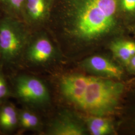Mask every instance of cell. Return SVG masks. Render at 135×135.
<instances>
[{"instance_id":"6da1fadb","label":"cell","mask_w":135,"mask_h":135,"mask_svg":"<svg viewBox=\"0 0 135 135\" xmlns=\"http://www.w3.org/2000/svg\"><path fill=\"white\" fill-rule=\"evenodd\" d=\"M120 0H76L75 28L83 38L92 39L109 32L114 26Z\"/></svg>"},{"instance_id":"7a4b0ae2","label":"cell","mask_w":135,"mask_h":135,"mask_svg":"<svg viewBox=\"0 0 135 135\" xmlns=\"http://www.w3.org/2000/svg\"><path fill=\"white\" fill-rule=\"evenodd\" d=\"M33 31L23 20L3 13L0 16V62L12 67L22 62Z\"/></svg>"},{"instance_id":"3957f363","label":"cell","mask_w":135,"mask_h":135,"mask_svg":"<svg viewBox=\"0 0 135 135\" xmlns=\"http://www.w3.org/2000/svg\"><path fill=\"white\" fill-rule=\"evenodd\" d=\"M123 89V85L119 83L90 77L81 107L93 115H104L115 108Z\"/></svg>"},{"instance_id":"277c9868","label":"cell","mask_w":135,"mask_h":135,"mask_svg":"<svg viewBox=\"0 0 135 135\" xmlns=\"http://www.w3.org/2000/svg\"><path fill=\"white\" fill-rule=\"evenodd\" d=\"M15 95L25 106H41L50 99L48 89L42 80L27 74L17 76L14 80Z\"/></svg>"},{"instance_id":"5b68a950","label":"cell","mask_w":135,"mask_h":135,"mask_svg":"<svg viewBox=\"0 0 135 135\" xmlns=\"http://www.w3.org/2000/svg\"><path fill=\"white\" fill-rule=\"evenodd\" d=\"M56 50L53 44L44 35H36L32 32L23 56L22 62L27 66L44 64L55 57Z\"/></svg>"},{"instance_id":"8992f818","label":"cell","mask_w":135,"mask_h":135,"mask_svg":"<svg viewBox=\"0 0 135 135\" xmlns=\"http://www.w3.org/2000/svg\"><path fill=\"white\" fill-rule=\"evenodd\" d=\"M90 77L82 75H73L63 78L60 89L63 95L69 100L81 106Z\"/></svg>"},{"instance_id":"52a82bcc","label":"cell","mask_w":135,"mask_h":135,"mask_svg":"<svg viewBox=\"0 0 135 135\" xmlns=\"http://www.w3.org/2000/svg\"><path fill=\"white\" fill-rule=\"evenodd\" d=\"M51 0H25L22 20L33 31L47 18Z\"/></svg>"},{"instance_id":"ba28073f","label":"cell","mask_w":135,"mask_h":135,"mask_svg":"<svg viewBox=\"0 0 135 135\" xmlns=\"http://www.w3.org/2000/svg\"><path fill=\"white\" fill-rule=\"evenodd\" d=\"M85 65L92 71L109 77L119 79L122 75L120 68L102 56H95L89 58L86 61Z\"/></svg>"},{"instance_id":"9c48e42d","label":"cell","mask_w":135,"mask_h":135,"mask_svg":"<svg viewBox=\"0 0 135 135\" xmlns=\"http://www.w3.org/2000/svg\"><path fill=\"white\" fill-rule=\"evenodd\" d=\"M19 109L10 102L0 104V131L4 134L12 133L19 128Z\"/></svg>"},{"instance_id":"30bf717a","label":"cell","mask_w":135,"mask_h":135,"mask_svg":"<svg viewBox=\"0 0 135 135\" xmlns=\"http://www.w3.org/2000/svg\"><path fill=\"white\" fill-rule=\"evenodd\" d=\"M49 133L53 135H82L84 131L80 126L64 118H60L51 125Z\"/></svg>"},{"instance_id":"8fae6325","label":"cell","mask_w":135,"mask_h":135,"mask_svg":"<svg viewBox=\"0 0 135 135\" xmlns=\"http://www.w3.org/2000/svg\"><path fill=\"white\" fill-rule=\"evenodd\" d=\"M19 128L23 131H37L41 126L39 117L27 106L19 110Z\"/></svg>"},{"instance_id":"7c38bea8","label":"cell","mask_w":135,"mask_h":135,"mask_svg":"<svg viewBox=\"0 0 135 135\" xmlns=\"http://www.w3.org/2000/svg\"><path fill=\"white\" fill-rule=\"evenodd\" d=\"M113 53L116 57L125 63H129L135 55V42L131 41H119L111 46Z\"/></svg>"},{"instance_id":"4fadbf2b","label":"cell","mask_w":135,"mask_h":135,"mask_svg":"<svg viewBox=\"0 0 135 135\" xmlns=\"http://www.w3.org/2000/svg\"><path fill=\"white\" fill-rule=\"evenodd\" d=\"M25 0H0V8L5 14L22 20Z\"/></svg>"},{"instance_id":"5bb4252c","label":"cell","mask_w":135,"mask_h":135,"mask_svg":"<svg viewBox=\"0 0 135 135\" xmlns=\"http://www.w3.org/2000/svg\"><path fill=\"white\" fill-rule=\"evenodd\" d=\"M89 128L93 135H105L110 133L112 130L111 122L101 117H94L88 121Z\"/></svg>"},{"instance_id":"9a60e30c","label":"cell","mask_w":135,"mask_h":135,"mask_svg":"<svg viewBox=\"0 0 135 135\" xmlns=\"http://www.w3.org/2000/svg\"><path fill=\"white\" fill-rule=\"evenodd\" d=\"M12 93L4 73L0 70V104L6 101Z\"/></svg>"},{"instance_id":"2e32d148","label":"cell","mask_w":135,"mask_h":135,"mask_svg":"<svg viewBox=\"0 0 135 135\" xmlns=\"http://www.w3.org/2000/svg\"><path fill=\"white\" fill-rule=\"evenodd\" d=\"M123 13L129 18H135V0H120Z\"/></svg>"},{"instance_id":"e0dca14e","label":"cell","mask_w":135,"mask_h":135,"mask_svg":"<svg viewBox=\"0 0 135 135\" xmlns=\"http://www.w3.org/2000/svg\"><path fill=\"white\" fill-rule=\"evenodd\" d=\"M129 64H130L131 67L135 70V55L131 59Z\"/></svg>"},{"instance_id":"ac0fdd59","label":"cell","mask_w":135,"mask_h":135,"mask_svg":"<svg viewBox=\"0 0 135 135\" xmlns=\"http://www.w3.org/2000/svg\"><path fill=\"white\" fill-rule=\"evenodd\" d=\"M0 10H1V8H0Z\"/></svg>"}]
</instances>
